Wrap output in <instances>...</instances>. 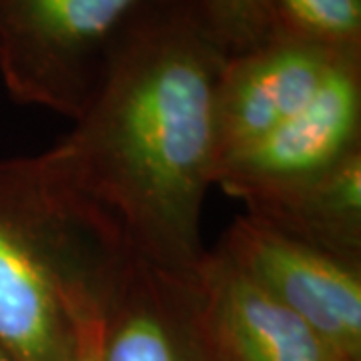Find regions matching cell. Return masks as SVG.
<instances>
[{"label":"cell","mask_w":361,"mask_h":361,"mask_svg":"<svg viewBox=\"0 0 361 361\" xmlns=\"http://www.w3.org/2000/svg\"><path fill=\"white\" fill-rule=\"evenodd\" d=\"M99 361H213L197 322L193 277L133 259L103 313Z\"/></svg>","instance_id":"cell-8"},{"label":"cell","mask_w":361,"mask_h":361,"mask_svg":"<svg viewBox=\"0 0 361 361\" xmlns=\"http://www.w3.org/2000/svg\"><path fill=\"white\" fill-rule=\"evenodd\" d=\"M193 297L217 361H337L305 323L215 249L195 271Z\"/></svg>","instance_id":"cell-7"},{"label":"cell","mask_w":361,"mask_h":361,"mask_svg":"<svg viewBox=\"0 0 361 361\" xmlns=\"http://www.w3.org/2000/svg\"><path fill=\"white\" fill-rule=\"evenodd\" d=\"M271 35L361 52V0H271Z\"/></svg>","instance_id":"cell-10"},{"label":"cell","mask_w":361,"mask_h":361,"mask_svg":"<svg viewBox=\"0 0 361 361\" xmlns=\"http://www.w3.org/2000/svg\"><path fill=\"white\" fill-rule=\"evenodd\" d=\"M195 13L223 52L249 51L271 37V0H191Z\"/></svg>","instance_id":"cell-11"},{"label":"cell","mask_w":361,"mask_h":361,"mask_svg":"<svg viewBox=\"0 0 361 361\" xmlns=\"http://www.w3.org/2000/svg\"><path fill=\"white\" fill-rule=\"evenodd\" d=\"M225 61L191 0L155 6L123 35L73 130L40 153L133 257L177 277L207 255L201 211L217 173Z\"/></svg>","instance_id":"cell-1"},{"label":"cell","mask_w":361,"mask_h":361,"mask_svg":"<svg viewBox=\"0 0 361 361\" xmlns=\"http://www.w3.org/2000/svg\"><path fill=\"white\" fill-rule=\"evenodd\" d=\"M0 361H13V360H11V357H8V355H6V353L0 349Z\"/></svg>","instance_id":"cell-13"},{"label":"cell","mask_w":361,"mask_h":361,"mask_svg":"<svg viewBox=\"0 0 361 361\" xmlns=\"http://www.w3.org/2000/svg\"><path fill=\"white\" fill-rule=\"evenodd\" d=\"M341 54L281 35L229 54L215 92L217 171L307 103Z\"/></svg>","instance_id":"cell-6"},{"label":"cell","mask_w":361,"mask_h":361,"mask_svg":"<svg viewBox=\"0 0 361 361\" xmlns=\"http://www.w3.org/2000/svg\"><path fill=\"white\" fill-rule=\"evenodd\" d=\"M215 251L297 315L337 361H361V265L297 243L247 213Z\"/></svg>","instance_id":"cell-4"},{"label":"cell","mask_w":361,"mask_h":361,"mask_svg":"<svg viewBox=\"0 0 361 361\" xmlns=\"http://www.w3.org/2000/svg\"><path fill=\"white\" fill-rule=\"evenodd\" d=\"M40 155L0 159V349L13 361H80L133 261Z\"/></svg>","instance_id":"cell-2"},{"label":"cell","mask_w":361,"mask_h":361,"mask_svg":"<svg viewBox=\"0 0 361 361\" xmlns=\"http://www.w3.org/2000/svg\"><path fill=\"white\" fill-rule=\"evenodd\" d=\"M361 149V52H345L297 113L215 175L239 201L315 177Z\"/></svg>","instance_id":"cell-5"},{"label":"cell","mask_w":361,"mask_h":361,"mask_svg":"<svg viewBox=\"0 0 361 361\" xmlns=\"http://www.w3.org/2000/svg\"><path fill=\"white\" fill-rule=\"evenodd\" d=\"M209 353H211V349H209ZM211 357H213V353H211ZM213 361H217V360H215V357H213Z\"/></svg>","instance_id":"cell-14"},{"label":"cell","mask_w":361,"mask_h":361,"mask_svg":"<svg viewBox=\"0 0 361 361\" xmlns=\"http://www.w3.org/2000/svg\"><path fill=\"white\" fill-rule=\"evenodd\" d=\"M103 323V322H101ZM101 323L82 331V348L80 361H99V339H101Z\"/></svg>","instance_id":"cell-12"},{"label":"cell","mask_w":361,"mask_h":361,"mask_svg":"<svg viewBox=\"0 0 361 361\" xmlns=\"http://www.w3.org/2000/svg\"><path fill=\"white\" fill-rule=\"evenodd\" d=\"M177 0H0V77L16 103L77 121L142 13Z\"/></svg>","instance_id":"cell-3"},{"label":"cell","mask_w":361,"mask_h":361,"mask_svg":"<svg viewBox=\"0 0 361 361\" xmlns=\"http://www.w3.org/2000/svg\"><path fill=\"white\" fill-rule=\"evenodd\" d=\"M245 209L297 243L361 265V149L315 177L249 199Z\"/></svg>","instance_id":"cell-9"}]
</instances>
